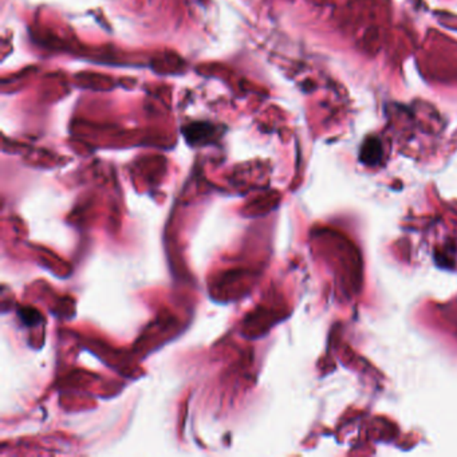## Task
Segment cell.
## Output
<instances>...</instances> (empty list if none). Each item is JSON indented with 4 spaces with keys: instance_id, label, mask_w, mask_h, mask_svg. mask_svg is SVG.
<instances>
[{
    "instance_id": "obj_1",
    "label": "cell",
    "mask_w": 457,
    "mask_h": 457,
    "mask_svg": "<svg viewBox=\"0 0 457 457\" xmlns=\"http://www.w3.org/2000/svg\"><path fill=\"white\" fill-rule=\"evenodd\" d=\"M382 155L381 145L376 138H369L364 146H362V153H361V160L368 165H375L379 161Z\"/></svg>"
},
{
    "instance_id": "obj_2",
    "label": "cell",
    "mask_w": 457,
    "mask_h": 457,
    "mask_svg": "<svg viewBox=\"0 0 457 457\" xmlns=\"http://www.w3.org/2000/svg\"><path fill=\"white\" fill-rule=\"evenodd\" d=\"M215 131L214 126L208 124H192L189 128L184 129V135L187 137L189 142H199L203 138L212 135Z\"/></svg>"
}]
</instances>
